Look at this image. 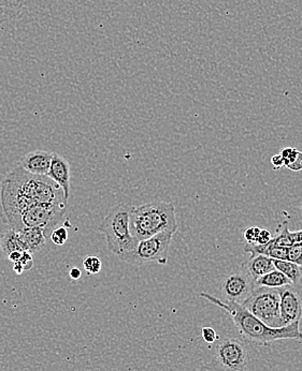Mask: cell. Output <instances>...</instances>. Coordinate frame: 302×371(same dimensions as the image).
I'll return each mask as SVG.
<instances>
[{
    "label": "cell",
    "instance_id": "cell-34",
    "mask_svg": "<svg viewBox=\"0 0 302 371\" xmlns=\"http://www.w3.org/2000/svg\"><path fill=\"white\" fill-rule=\"evenodd\" d=\"M301 211H302V207H301Z\"/></svg>",
    "mask_w": 302,
    "mask_h": 371
},
{
    "label": "cell",
    "instance_id": "cell-9",
    "mask_svg": "<svg viewBox=\"0 0 302 371\" xmlns=\"http://www.w3.org/2000/svg\"><path fill=\"white\" fill-rule=\"evenodd\" d=\"M280 313L283 326L299 322L302 318V299L292 286L279 288Z\"/></svg>",
    "mask_w": 302,
    "mask_h": 371
},
{
    "label": "cell",
    "instance_id": "cell-27",
    "mask_svg": "<svg viewBox=\"0 0 302 371\" xmlns=\"http://www.w3.org/2000/svg\"><path fill=\"white\" fill-rule=\"evenodd\" d=\"M286 168L288 169V170L292 171V172H300V171H302V153L300 151L299 153H298L297 158H296L295 160L292 161L290 165H288Z\"/></svg>",
    "mask_w": 302,
    "mask_h": 371
},
{
    "label": "cell",
    "instance_id": "cell-8",
    "mask_svg": "<svg viewBox=\"0 0 302 371\" xmlns=\"http://www.w3.org/2000/svg\"><path fill=\"white\" fill-rule=\"evenodd\" d=\"M255 288V282L243 267L240 272L232 273L227 276L221 284L219 289L224 299L223 301H234L241 305Z\"/></svg>",
    "mask_w": 302,
    "mask_h": 371
},
{
    "label": "cell",
    "instance_id": "cell-24",
    "mask_svg": "<svg viewBox=\"0 0 302 371\" xmlns=\"http://www.w3.org/2000/svg\"><path fill=\"white\" fill-rule=\"evenodd\" d=\"M201 335H203V340L207 343H215L219 339V336L217 335V330L214 328H209V326L203 328Z\"/></svg>",
    "mask_w": 302,
    "mask_h": 371
},
{
    "label": "cell",
    "instance_id": "cell-33",
    "mask_svg": "<svg viewBox=\"0 0 302 371\" xmlns=\"http://www.w3.org/2000/svg\"><path fill=\"white\" fill-rule=\"evenodd\" d=\"M13 271H14V272L17 273V275H21L23 272H24V270H23V267L21 266L19 263H14V265H13Z\"/></svg>",
    "mask_w": 302,
    "mask_h": 371
},
{
    "label": "cell",
    "instance_id": "cell-19",
    "mask_svg": "<svg viewBox=\"0 0 302 371\" xmlns=\"http://www.w3.org/2000/svg\"><path fill=\"white\" fill-rule=\"evenodd\" d=\"M82 264H83L84 271L88 275L98 274L101 271V267H103L99 257H95V255H90V257L84 259Z\"/></svg>",
    "mask_w": 302,
    "mask_h": 371
},
{
    "label": "cell",
    "instance_id": "cell-23",
    "mask_svg": "<svg viewBox=\"0 0 302 371\" xmlns=\"http://www.w3.org/2000/svg\"><path fill=\"white\" fill-rule=\"evenodd\" d=\"M261 228L259 226H249L244 232V238H245L248 244H256L259 240V233H261Z\"/></svg>",
    "mask_w": 302,
    "mask_h": 371
},
{
    "label": "cell",
    "instance_id": "cell-30",
    "mask_svg": "<svg viewBox=\"0 0 302 371\" xmlns=\"http://www.w3.org/2000/svg\"><path fill=\"white\" fill-rule=\"evenodd\" d=\"M24 251H13L10 255H8V259H10L11 262L17 263L20 261Z\"/></svg>",
    "mask_w": 302,
    "mask_h": 371
},
{
    "label": "cell",
    "instance_id": "cell-29",
    "mask_svg": "<svg viewBox=\"0 0 302 371\" xmlns=\"http://www.w3.org/2000/svg\"><path fill=\"white\" fill-rule=\"evenodd\" d=\"M198 371H225L222 368H219L217 365L213 364L212 361L210 364L203 365L200 367L199 370Z\"/></svg>",
    "mask_w": 302,
    "mask_h": 371
},
{
    "label": "cell",
    "instance_id": "cell-25",
    "mask_svg": "<svg viewBox=\"0 0 302 371\" xmlns=\"http://www.w3.org/2000/svg\"><path fill=\"white\" fill-rule=\"evenodd\" d=\"M17 263H19L23 267L24 272L25 271L32 270V266H34V259H32V253H28V251H24L20 261Z\"/></svg>",
    "mask_w": 302,
    "mask_h": 371
},
{
    "label": "cell",
    "instance_id": "cell-26",
    "mask_svg": "<svg viewBox=\"0 0 302 371\" xmlns=\"http://www.w3.org/2000/svg\"><path fill=\"white\" fill-rule=\"evenodd\" d=\"M272 234L270 231L267 229H261V233L259 235V240H257V245H266V244L270 243L272 240Z\"/></svg>",
    "mask_w": 302,
    "mask_h": 371
},
{
    "label": "cell",
    "instance_id": "cell-3",
    "mask_svg": "<svg viewBox=\"0 0 302 371\" xmlns=\"http://www.w3.org/2000/svg\"><path fill=\"white\" fill-rule=\"evenodd\" d=\"M132 235L138 240H146L163 232L178 231L176 209L171 202L155 201L134 207L130 219Z\"/></svg>",
    "mask_w": 302,
    "mask_h": 371
},
{
    "label": "cell",
    "instance_id": "cell-28",
    "mask_svg": "<svg viewBox=\"0 0 302 371\" xmlns=\"http://www.w3.org/2000/svg\"><path fill=\"white\" fill-rule=\"evenodd\" d=\"M271 163H272L274 170H280L282 167H284V160H283L282 156L280 153L279 155H274L271 158Z\"/></svg>",
    "mask_w": 302,
    "mask_h": 371
},
{
    "label": "cell",
    "instance_id": "cell-17",
    "mask_svg": "<svg viewBox=\"0 0 302 371\" xmlns=\"http://www.w3.org/2000/svg\"><path fill=\"white\" fill-rule=\"evenodd\" d=\"M273 265L276 270L285 275L292 284H298L301 279L302 268L299 265L290 262L288 259H273Z\"/></svg>",
    "mask_w": 302,
    "mask_h": 371
},
{
    "label": "cell",
    "instance_id": "cell-18",
    "mask_svg": "<svg viewBox=\"0 0 302 371\" xmlns=\"http://www.w3.org/2000/svg\"><path fill=\"white\" fill-rule=\"evenodd\" d=\"M272 243L276 246H281V247H290V246L294 245L292 242V232L288 228V221H284L281 224L280 233L278 236L272 238Z\"/></svg>",
    "mask_w": 302,
    "mask_h": 371
},
{
    "label": "cell",
    "instance_id": "cell-21",
    "mask_svg": "<svg viewBox=\"0 0 302 371\" xmlns=\"http://www.w3.org/2000/svg\"><path fill=\"white\" fill-rule=\"evenodd\" d=\"M286 259L302 267V244H294L290 246Z\"/></svg>",
    "mask_w": 302,
    "mask_h": 371
},
{
    "label": "cell",
    "instance_id": "cell-14",
    "mask_svg": "<svg viewBox=\"0 0 302 371\" xmlns=\"http://www.w3.org/2000/svg\"><path fill=\"white\" fill-rule=\"evenodd\" d=\"M24 242L25 246L28 253H39L43 249L47 242V236L44 234V231L40 228H26L19 231Z\"/></svg>",
    "mask_w": 302,
    "mask_h": 371
},
{
    "label": "cell",
    "instance_id": "cell-5",
    "mask_svg": "<svg viewBox=\"0 0 302 371\" xmlns=\"http://www.w3.org/2000/svg\"><path fill=\"white\" fill-rule=\"evenodd\" d=\"M172 237L173 233L171 232H163L146 240H139L132 251L119 257L123 262L132 265H143L146 263L166 265Z\"/></svg>",
    "mask_w": 302,
    "mask_h": 371
},
{
    "label": "cell",
    "instance_id": "cell-31",
    "mask_svg": "<svg viewBox=\"0 0 302 371\" xmlns=\"http://www.w3.org/2000/svg\"><path fill=\"white\" fill-rule=\"evenodd\" d=\"M69 276H70L72 280H79L81 276H82V272L79 270L78 267H73V268H71L70 272H69Z\"/></svg>",
    "mask_w": 302,
    "mask_h": 371
},
{
    "label": "cell",
    "instance_id": "cell-11",
    "mask_svg": "<svg viewBox=\"0 0 302 371\" xmlns=\"http://www.w3.org/2000/svg\"><path fill=\"white\" fill-rule=\"evenodd\" d=\"M53 151H34L23 156L20 159L21 168L34 175L47 176L53 159Z\"/></svg>",
    "mask_w": 302,
    "mask_h": 371
},
{
    "label": "cell",
    "instance_id": "cell-12",
    "mask_svg": "<svg viewBox=\"0 0 302 371\" xmlns=\"http://www.w3.org/2000/svg\"><path fill=\"white\" fill-rule=\"evenodd\" d=\"M243 267L246 272L249 273L254 282L263 275H266L267 273L276 270V267L273 265V259L263 255H251Z\"/></svg>",
    "mask_w": 302,
    "mask_h": 371
},
{
    "label": "cell",
    "instance_id": "cell-1",
    "mask_svg": "<svg viewBox=\"0 0 302 371\" xmlns=\"http://www.w3.org/2000/svg\"><path fill=\"white\" fill-rule=\"evenodd\" d=\"M0 200L8 226L12 229L27 209L40 204H67L61 188L43 175H34L21 167L3 178Z\"/></svg>",
    "mask_w": 302,
    "mask_h": 371
},
{
    "label": "cell",
    "instance_id": "cell-7",
    "mask_svg": "<svg viewBox=\"0 0 302 371\" xmlns=\"http://www.w3.org/2000/svg\"><path fill=\"white\" fill-rule=\"evenodd\" d=\"M249 361L246 343L234 337L217 340L212 363L225 371H245Z\"/></svg>",
    "mask_w": 302,
    "mask_h": 371
},
{
    "label": "cell",
    "instance_id": "cell-6",
    "mask_svg": "<svg viewBox=\"0 0 302 371\" xmlns=\"http://www.w3.org/2000/svg\"><path fill=\"white\" fill-rule=\"evenodd\" d=\"M241 305L266 326L270 328H283L279 289H271L265 286L255 288L251 295Z\"/></svg>",
    "mask_w": 302,
    "mask_h": 371
},
{
    "label": "cell",
    "instance_id": "cell-22",
    "mask_svg": "<svg viewBox=\"0 0 302 371\" xmlns=\"http://www.w3.org/2000/svg\"><path fill=\"white\" fill-rule=\"evenodd\" d=\"M299 153L300 151H298L297 148H283L282 151H281L280 155L282 156L283 160H284V167L286 168L288 165H290L292 161L295 160L296 158H297L298 153Z\"/></svg>",
    "mask_w": 302,
    "mask_h": 371
},
{
    "label": "cell",
    "instance_id": "cell-15",
    "mask_svg": "<svg viewBox=\"0 0 302 371\" xmlns=\"http://www.w3.org/2000/svg\"><path fill=\"white\" fill-rule=\"evenodd\" d=\"M0 249L3 250L7 257L13 251H27L20 232L12 229L6 231L5 233L0 236Z\"/></svg>",
    "mask_w": 302,
    "mask_h": 371
},
{
    "label": "cell",
    "instance_id": "cell-32",
    "mask_svg": "<svg viewBox=\"0 0 302 371\" xmlns=\"http://www.w3.org/2000/svg\"><path fill=\"white\" fill-rule=\"evenodd\" d=\"M292 237L294 244H302V230L292 232Z\"/></svg>",
    "mask_w": 302,
    "mask_h": 371
},
{
    "label": "cell",
    "instance_id": "cell-10",
    "mask_svg": "<svg viewBox=\"0 0 302 371\" xmlns=\"http://www.w3.org/2000/svg\"><path fill=\"white\" fill-rule=\"evenodd\" d=\"M47 176L59 184L63 190V199L68 202L69 195H70L71 182L70 165H69L68 161L63 156L54 153L51 167H50Z\"/></svg>",
    "mask_w": 302,
    "mask_h": 371
},
{
    "label": "cell",
    "instance_id": "cell-4",
    "mask_svg": "<svg viewBox=\"0 0 302 371\" xmlns=\"http://www.w3.org/2000/svg\"><path fill=\"white\" fill-rule=\"evenodd\" d=\"M134 205L121 204L110 211L98 226V231L105 234L108 248L117 257L132 251L139 240L130 233V219Z\"/></svg>",
    "mask_w": 302,
    "mask_h": 371
},
{
    "label": "cell",
    "instance_id": "cell-20",
    "mask_svg": "<svg viewBox=\"0 0 302 371\" xmlns=\"http://www.w3.org/2000/svg\"><path fill=\"white\" fill-rule=\"evenodd\" d=\"M50 238L57 246L65 245L68 240V229L63 226H57L50 234Z\"/></svg>",
    "mask_w": 302,
    "mask_h": 371
},
{
    "label": "cell",
    "instance_id": "cell-13",
    "mask_svg": "<svg viewBox=\"0 0 302 371\" xmlns=\"http://www.w3.org/2000/svg\"><path fill=\"white\" fill-rule=\"evenodd\" d=\"M26 0H0V32L14 23Z\"/></svg>",
    "mask_w": 302,
    "mask_h": 371
},
{
    "label": "cell",
    "instance_id": "cell-16",
    "mask_svg": "<svg viewBox=\"0 0 302 371\" xmlns=\"http://www.w3.org/2000/svg\"><path fill=\"white\" fill-rule=\"evenodd\" d=\"M292 282L288 279V277L278 270L267 273L266 275H263L255 282L256 288L265 286V288H271V289H279L282 286H292Z\"/></svg>",
    "mask_w": 302,
    "mask_h": 371
},
{
    "label": "cell",
    "instance_id": "cell-2",
    "mask_svg": "<svg viewBox=\"0 0 302 371\" xmlns=\"http://www.w3.org/2000/svg\"><path fill=\"white\" fill-rule=\"evenodd\" d=\"M200 297L207 299L210 303L226 311L232 318L234 326L239 332L240 336L245 341L254 345L268 346L271 342L278 340H301L302 332H300L299 322L292 323L283 328H270L261 322L255 315L246 310L243 306L234 301H223L211 294L201 292Z\"/></svg>",
    "mask_w": 302,
    "mask_h": 371
}]
</instances>
